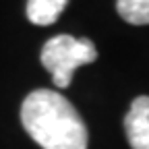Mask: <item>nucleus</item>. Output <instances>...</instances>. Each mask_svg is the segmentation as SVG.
<instances>
[{"instance_id":"3","label":"nucleus","mask_w":149,"mask_h":149,"mask_svg":"<svg viewBox=\"0 0 149 149\" xmlns=\"http://www.w3.org/2000/svg\"><path fill=\"white\" fill-rule=\"evenodd\" d=\"M124 133L133 149H149V95L133 100L124 116Z\"/></svg>"},{"instance_id":"1","label":"nucleus","mask_w":149,"mask_h":149,"mask_svg":"<svg viewBox=\"0 0 149 149\" xmlns=\"http://www.w3.org/2000/svg\"><path fill=\"white\" fill-rule=\"evenodd\" d=\"M21 122L42 149H87V126L83 118L56 91H31L21 106Z\"/></svg>"},{"instance_id":"5","label":"nucleus","mask_w":149,"mask_h":149,"mask_svg":"<svg viewBox=\"0 0 149 149\" xmlns=\"http://www.w3.org/2000/svg\"><path fill=\"white\" fill-rule=\"evenodd\" d=\"M116 10L130 25H149V0H116Z\"/></svg>"},{"instance_id":"2","label":"nucleus","mask_w":149,"mask_h":149,"mask_svg":"<svg viewBox=\"0 0 149 149\" xmlns=\"http://www.w3.org/2000/svg\"><path fill=\"white\" fill-rule=\"evenodd\" d=\"M42 64L52 74L56 87H68L72 81V72L83 64H89L97 58V50L87 37L72 35H54L42 48Z\"/></svg>"},{"instance_id":"4","label":"nucleus","mask_w":149,"mask_h":149,"mask_svg":"<svg viewBox=\"0 0 149 149\" xmlns=\"http://www.w3.org/2000/svg\"><path fill=\"white\" fill-rule=\"evenodd\" d=\"M68 0H27V19L33 25H52L58 21Z\"/></svg>"}]
</instances>
